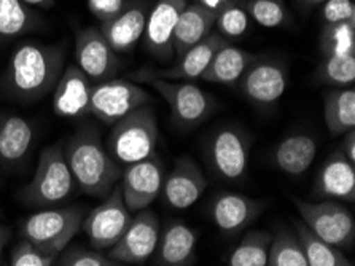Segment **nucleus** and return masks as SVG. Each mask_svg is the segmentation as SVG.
I'll use <instances>...</instances> for the list:
<instances>
[{
	"mask_svg": "<svg viewBox=\"0 0 355 266\" xmlns=\"http://www.w3.org/2000/svg\"><path fill=\"white\" fill-rule=\"evenodd\" d=\"M64 70V50L58 45L24 43L13 51L2 78L3 93L23 104L50 94Z\"/></svg>",
	"mask_w": 355,
	"mask_h": 266,
	"instance_id": "nucleus-1",
	"label": "nucleus"
},
{
	"mask_svg": "<svg viewBox=\"0 0 355 266\" xmlns=\"http://www.w3.org/2000/svg\"><path fill=\"white\" fill-rule=\"evenodd\" d=\"M75 185L89 197L104 198L118 183L120 167L104 149L94 129H82L69 140L64 150Z\"/></svg>",
	"mask_w": 355,
	"mask_h": 266,
	"instance_id": "nucleus-2",
	"label": "nucleus"
},
{
	"mask_svg": "<svg viewBox=\"0 0 355 266\" xmlns=\"http://www.w3.org/2000/svg\"><path fill=\"white\" fill-rule=\"evenodd\" d=\"M158 118L150 104L141 106L114 123L107 150L118 165H132L157 153Z\"/></svg>",
	"mask_w": 355,
	"mask_h": 266,
	"instance_id": "nucleus-3",
	"label": "nucleus"
},
{
	"mask_svg": "<svg viewBox=\"0 0 355 266\" xmlns=\"http://www.w3.org/2000/svg\"><path fill=\"white\" fill-rule=\"evenodd\" d=\"M73 188L75 181L64 150L58 145L46 147L37 163L34 177L24 188L23 199L32 208H45L71 197Z\"/></svg>",
	"mask_w": 355,
	"mask_h": 266,
	"instance_id": "nucleus-4",
	"label": "nucleus"
},
{
	"mask_svg": "<svg viewBox=\"0 0 355 266\" xmlns=\"http://www.w3.org/2000/svg\"><path fill=\"white\" fill-rule=\"evenodd\" d=\"M137 80L147 81L153 86L171 107L172 122L179 128L190 129L211 115L214 110V99L204 93L199 86L188 80H164L150 75L137 74Z\"/></svg>",
	"mask_w": 355,
	"mask_h": 266,
	"instance_id": "nucleus-5",
	"label": "nucleus"
},
{
	"mask_svg": "<svg viewBox=\"0 0 355 266\" xmlns=\"http://www.w3.org/2000/svg\"><path fill=\"white\" fill-rule=\"evenodd\" d=\"M301 220L317 236L341 251H352L355 244V220L351 210L336 201H311L293 198Z\"/></svg>",
	"mask_w": 355,
	"mask_h": 266,
	"instance_id": "nucleus-6",
	"label": "nucleus"
},
{
	"mask_svg": "<svg viewBox=\"0 0 355 266\" xmlns=\"http://www.w3.org/2000/svg\"><path fill=\"white\" fill-rule=\"evenodd\" d=\"M152 94L129 80L109 78L93 85L89 113L107 124H114L134 108L150 104Z\"/></svg>",
	"mask_w": 355,
	"mask_h": 266,
	"instance_id": "nucleus-7",
	"label": "nucleus"
},
{
	"mask_svg": "<svg viewBox=\"0 0 355 266\" xmlns=\"http://www.w3.org/2000/svg\"><path fill=\"white\" fill-rule=\"evenodd\" d=\"M104 198L98 208L85 217L82 224L91 244L98 251H105L116 244L134 215L123 199L120 183H116Z\"/></svg>",
	"mask_w": 355,
	"mask_h": 266,
	"instance_id": "nucleus-8",
	"label": "nucleus"
},
{
	"mask_svg": "<svg viewBox=\"0 0 355 266\" xmlns=\"http://www.w3.org/2000/svg\"><path fill=\"white\" fill-rule=\"evenodd\" d=\"M161 224L157 214L148 208L132 215L126 231L110 247L109 257L118 265H144L155 255L159 240Z\"/></svg>",
	"mask_w": 355,
	"mask_h": 266,
	"instance_id": "nucleus-9",
	"label": "nucleus"
},
{
	"mask_svg": "<svg viewBox=\"0 0 355 266\" xmlns=\"http://www.w3.org/2000/svg\"><path fill=\"white\" fill-rule=\"evenodd\" d=\"M83 219L85 209L77 206L40 210L21 224L19 236L32 242H55L66 247L82 228Z\"/></svg>",
	"mask_w": 355,
	"mask_h": 266,
	"instance_id": "nucleus-10",
	"label": "nucleus"
},
{
	"mask_svg": "<svg viewBox=\"0 0 355 266\" xmlns=\"http://www.w3.org/2000/svg\"><path fill=\"white\" fill-rule=\"evenodd\" d=\"M249 153V138L238 128L218 129L209 142V161L215 176L230 182H236L245 176Z\"/></svg>",
	"mask_w": 355,
	"mask_h": 266,
	"instance_id": "nucleus-11",
	"label": "nucleus"
},
{
	"mask_svg": "<svg viewBox=\"0 0 355 266\" xmlns=\"http://www.w3.org/2000/svg\"><path fill=\"white\" fill-rule=\"evenodd\" d=\"M288 83V70L281 61L258 56L239 80L241 93L252 104L271 107L281 99Z\"/></svg>",
	"mask_w": 355,
	"mask_h": 266,
	"instance_id": "nucleus-12",
	"label": "nucleus"
},
{
	"mask_svg": "<svg viewBox=\"0 0 355 266\" xmlns=\"http://www.w3.org/2000/svg\"><path fill=\"white\" fill-rule=\"evenodd\" d=\"M163 163L157 153L142 161L128 165L121 177V193L132 214L148 208L159 197L164 183Z\"/></svg>",
	"mask_w": 355,
	"mask_h": 266,
	"instance_id": "nucleus-13",
	"label": "nucleus"
},
{
	"mask_svg": "<svg viewBox=\"0 0 355 266\" xmlns=\"http://www.w3.org/2000/svg\"><path fill=\"white\" fill-rule=\"evenodd\" d=\"M75 59L82 72L94 83L114 78L118 70L116 51L98 27H86L75 37Z\"/></svg>",
	"mask_w": 355,
	"mask_h": 266,
	"instance_id": "nucleus-14",
	"label": "nucleus"
},
{
	"mask_svg": "<svg viewBox=\"0 0 355 266\" xmlns=\"http://www.w3.org/2000/svg\"><path fill=\"white\" fill-rule=\"evenodd\" d=\"M187 0H158L148 12L144 37L147 51L158 61L174 58V31Z\"/></svg>",
	"mask_w": 355,
	"mask_h": 266,
	"instance_id": "nucleus-15",
	"label": "nucleus"
},
{
	"mask_svg": "<svg viewBox=\"0 0 355 266\" xmlns=\"http://www.w3.org/2000/svg\"><path fill=\"white\" fill-rule=\"evenodd\" d=\"M207 185V178L204 177L201 167L190 156H182L164 177L161 193L172 209L184 210L201 198Z\"/></svg>",
	"mask_w": 355,
	"mask_h": 266,
	"instance_id": "nucleus-16",
	"label": "nucleus"
},
{
	"mask_svg": "<svg viewBox=\"0 0 355 266\" xmlns=\"http://www.w3.org/2000/svg\"><path fill=\"white\" fill-rule=\"evenodd\" d=\"M53 93V110L62 118H82L89 113L93 81L77 64L62 70Z\"/></svg>",
	"mask_w": 355,
	"mask_h": 266,
	"instance_id": "nucleus-17",
	"label": "nucleus"
},
{
	"mask_svg": "<svg viewBox=\"0 0 355 266\" xmlns=\"http://www.w3.org/2000/svg\"><path fill=\"white\" fill-rule=\"evenodd\" d=\"M148 12L147 3L142 0H132L115 18L102 23L99 29L116 53H128L144 37Z\"/></svg>",
	"mask_w": 355,
	"mask_h": 266,
	"instance_id": "nucleus-18",
	"label": "nucleus"
},
{
	"mask_svg": "<svg viewBox=\"0 0 355 266\" xmlns=\"http://www.w3.org/2000/svg\"><path fill=\"white\" fill-rule=\"evenodd\" d=\"M198 235L193 228L180 220L166 222L159 231L155 265L159 266H191L198 262L196 257Z\"/></svg>",
	"mask_w": 355,
	"mask_h": 266,
	"instance_id": "nucleus-19",
	"label": "nucleus"
},
{
	"mask_svg": "<svg viewBox=\"0 0 355 266\" xmlns=\"http://www.w3.org/2000/svg\"><path fill=\"white\" fill-rule=\"evenodd\" d=\"M265 204L239 193H222L215 197L211 215L215 226L225 235H236L249 226L261 214Z\"/></svg>",
	"mask_w": 355,
	"mask_h": 266,
	"instance_id": "nucleus-20",
	"label": "nucleus"
},
{
	"mask_svg": "<svg viewBox=\"0 0 355 266\" xmlns=\"http://www.w3.org/2000/svg\"><path fill=\"white\" fill-rule=\"evenodd\" d=\"M228 39L220 35L218 32H211L206 39H202L195 47L188 48V50L179 56L174 66L168 67L159 72H150L145 75L150 77H158L164 80H195L201 78L202 74L211 64L214 54L217 53L223 45H227Z\"/></svg>",
	"mask_w": 355,
	"mask_h": 266,
	"instance_id": "nucleus-21",
	"label": "nucleus"
},
{
	"mask_svg": "<svg viewBox=\"0 0 355 266\" xmlns=\"http://www.w3.org/2000/svg\"><path fill=\"white\" fill-rule=\"evenodd\" d=\"M315 194L322 198L355 201V167L340 150L331 153L319 169Z\"/></svg>",
	"mask_w": 355,
	"mask_h": 266,
	"instance_id": "nucleus-22",
	"label": "nucleus"
},
{
	"mask_svg": "<svg viewBox=\"0 0 355 266\" xmlns=\"http://www.w3.org/2000/svg\"><path fill=\"white\" fill-rule=\"evenodd\" d=\"M217 12L206 7L201 2H193L185 5L177 19L174 31V58H179L188 48L195 47L196 43L212 32Z\"/></svg>",
	"mask_w": 355,
	"mask_h": 266,
	"instance_id": "nucleus-23",
	"label": "nucleus"
},
{
	"mask_svg": "<svg viewBox=\"0 0 355 266\" xmlns=\"http://www.w3.org/2000/svg\"><path fill=\"white\" fill-rule=\"evenodd\" d=\"M31 122L18 115L0 117V166L13 167L23 161L34 144Z\"/></svg>",
	"mask_w": 355,
	"mask_h": 266,
	"instance_id": "nucleus-24",
	"label": "nucleus"
},
{
	"mask_svg": "<svg viewBox=\"0 0 355 266\" xmlns=\"http://www.w3.org/2000/svg\"><path fill=\"white\" fill-rule=\"evenodd\" d=\"M258 56L254 53H249L241 48H236L230 45H223L220 50L214 54L211 64L202 74V80L209 81V83H218V85H238L242 75L255 61Z\"/></svg>",
	"mask_w": 355,
	"mask_h": 266,
	"instance_id": "nucleus-25",
	"label": "nucleus"
},
{
	"mask_svg": "<svg viewBox=\"0 0 355 266\" xmlns=\"http://www.w3.org/2000/svg\"><path fill=\"white\" fill-rule=\"evenodd\" d=\"M317 155V142L309 134H293L279 142L274 150V163L288 176H301L313 165Z\"/></svg>",
	"mask_w": 355,
	"mask_h": 266,
	"instance_id": "nucleus-26",
	"label": "nucleus"
},
{
	"mask_svg": "<svg viewBox=\"0 0 355 266\" xmlns=\"http://www.w3.org/2000/svg\"><path fill=\"white\" fill-rule=\"evenodd\" d=\"M324 117L328 131L343 135L355 128V90L335 88L325 96Z\"/></svg>",
	"mask_w": 355,
	"mask_h": 266,
	"instance_id": "nucleus-27",
	"label": "nucleus"
},
{
	"mask_svg": "<svg viewBox=\"0 0 355 266\" xmlns=\"http://www.w3.org/2000/svg\"><path fill=\"white\" fill-rule=\"evenodd\" d=\"M293 226L308 260V266H352V262L341 252V249L317 236L303 220H297Z\"/></svg>",
	"mask_w": 355,
	"mask_h": 266,
	"instance_id": "nucleus-28",
	"label": "nucleus"
},
{
	"mask_svg": "<svg viewBox=\"0 0 355 266\" xmlns=\"http://www.w3.org/2000/svg\"><path fill=\"white\" fill-rule=\"evenodd\" d=\"M39 23V16L23 0H0V40L28 34Z\"/></svg>",
	"mask_w": 355,
	"mask_h": 266,
	"instance_id": "nucleus-29",
	"label": "nucleus"
},
{
	"mask_svg": "<svg viewBox=\"0 0 355 266\" xmlns=\"http://www.w3.org/2000/svg\"><path fill=\"white\" fill-rule=\"evenodd\" d=\"M272 235L266 231L245 233L241 242L231 252L228 258L230 266H268Z\"/></svg>",
	"mask_w": 355,
	"mask_h": 266,
	"instance_id": "nucleus-30",
	"label": "nucleus"
},
{
	"mask_svg": "<svg viewBox=\"0 0 355 266\" xmlns=\"http://www.w3.org/2000/svg\"><path fill=\"white\" fill-rule=\"evenodd\" d=\"M270 266H308V260L301 247L297 233L290 228L279 226L276 235L272 236L270 255H268Z\"/></svg>",
	"mask_w": 355,
	"mask_h": 266,
	"instance_id": "nucleus-31",
	"label": "nucleus"
},
{
	"mask_svg": "<svg viewBox=\"0 0 355 266\" xmlns=\"http://www.w3.org/2000/svg\"><path fill=\"white\" fill-rule=\"evenodd\" d=\"M67 247V246H66ZM61 244H40L28 240H19L10 253L12 266H51L64 249Z\"/></svg>",
	"mask_w": 355,
	"mask_h": 266,
	"instance_id": "nucleus-32",
	"label": "nucleus"
},
{
	"mask_svg": "<svg viewBox=\"0 0 355 266\" xmlns=\"http://www.w3.org/2000/svg\"><path fill=\"white\" fill-rule=\"evenodd\" d=\"M324 56H351L355 54V21L327 24L320 39Z\"/></svg>",
	"mask_w": 355,
	"mask_h": 266,
	"instance_id": "nucleus-33",
	"label": "nucleus"
},
{
	"mask_svg": "<svg viewBox=\"0 0 355 266\" xmlns=\"http://www.w3.org/2000/svg\"><path fill=\"white\" fill-rule=\"evenodd\" d=\"M320 81L335 88H349L355 81V54L351 56H324L317 69Z\"/></svg>",
	"mask_w": 355,
	"mask_h": 266,
	"instance_id": "nucleus-34",
	"label": "nucleus"
},
{
	"mask_svg": "<svg viewBox=\"0 0 355 266\" xmlns=\"http://www.w3.org/2000/svg\"><path fill=\"white\" fill-rule=\"evenodd\" d=\"M215 26H217L218 34L225 39H238L249 27V15L245 8L236 3V0H230L217 12Z\"/></svg>",
	"mask_w": 355,
	"mask_h": 266,
	"instance_id": "nucleus-35",
	"label": "nucleus"
},
{
	"mask_svg": "<svg viewBox=\"0 0 355 266\" xmlns=\"http://www.w3.org/2000/svg\"><path fill=\"white\" fill-rule=\"evenodd\" d=\"M245 12L265 27H277L288 18L284 0H249Z\"/></svg>",
	"mask_w": 355,
	"mask_h": 266,
	"instance_id": "nucleus-36",
	"label": "nucleus"
},
{
	"mask_svg": "<svg viewBox=\"0 0 355 266\" xmlns=\"http://www.w3.org/2000/svg\"><path fill=\"white\" fill-rule=\"evenodd\" d=\"M56 265L61 266H116L118 263L98 249L91 251L83 246H67L59 253Z\"/></svg>",
	"mask_w": 355,
	"mask_h": 266,
	"instance_id": "nucleus-37",
	"label": "nucleus"
},
{
	"mask_svg": "<svg viewBox=\"0 0 355 266\" xmlns=\"http://www.w3.org/2000/svg\"><path fill=\"white\" fill-rule=\"evenodd\" d=\"M324 19L327 24L355 21V5L352 0H325Z\"/></svg>",
	"mask_w": 355,
	"mask_h": 266,
	"instance_id": "nucleus-38",
	"label": "nucleus"
},
{
	"mask_svg": "<svg viewBox=\"0 0 355 266\" xmlns=\"http://www.w3.org/2000/svg\"><path fill=\"white\" fill-rule=\"evenodd\" d=\"M126 0H88V8L99 23H107L126 7Z\"/></svg>",
	"mask_w": 355,
	"mask_h": 266,
	"instance_id": "nucleus-39",
	"label": "nucleus"
},
{
	"mask_svg": "<svg viewBox=\"0 0 355 266\" xmlns=\"http://www.w3.org/2000/svg\"><path fill=\"white\" fill-rule=\"evenodd\" d=\"M344 139L341 142V153L346 156V158L355 165V133L354 129L346 134H343Z\"/></svg>",
	"mask_w": 355,
	"mask_h": 266,
	"instance_id": "nucleus-40",
	"label": "nucleus"
},
{
	"mask_svg": "<svg viewBox=\"0 0 355 266\" xmlns=\"http://www.w3.org/2000/svg\"><path fill=\"white\" fill-rule=\"evenodd\" d=\"M10 236H12V233H10L8 228L3 226V225H0V262H2L3 249H5V246H7Z\"/></svg>",
	"mask_w": 355,
	"mask_h": 266,
	"instance_id": "nucleus-41",
	"label": "nucleus"
},
{
	"mask_svg": "<svg viewBox=\"0 0 355 266\" xmlns=\"http://www.w3.org/2000/svg\"><path fill=\"white\" fill-rule=\"evenodd\" d=\"M29 5V7H39V8H48L55 5V0H23Z\"/></svg>",
	"mask_w": 355,
	"mask_h": 266,
	"instance_id": "nucleus-42",
	"label": "nucleus"
},
{
	"mask_svg": "<svg viewBox=\"0 0 355 266\" xmlns=\"http://www.w3.org/2000/svg\"><path fill=\"white\" fill-rule=\"evenodd\" d=\"M301 2L306 5H319L322 2H325V0H301Z\"/></svg>",
	"mask_w": 355,
	"mask_h": 266,
	"instance_id": "nucleus-43",
	"label": "nucleus"
},
{
	"mask_svg": "<svg viewBox=\"0 0 355 266\" xmlns=\"http://www.w3.org/2000/svg\"><path fill=\"white\" fill-rule=\"evenodd\" d=\"M195 2H198V0H195Z\"/></svg>",
	"mask_w": 355,
	"mask_h": 266,
	"instance_id": "nucleus-44",
	"label": "nucleus"
},
{
	"mask_svg": "<svg viewBox=\"0 0 355 266\" xmlns=\"http://www.w3.org/2000/svg\"><path fill=\"white\" fill-rule=\"evenodd\" d=\"M236 2H238V0H236Z\"/></svg>",
	"mask_w": 355,
	"mask_h": 266,
	"instance_id": "nucleus-45",
	"label": "nucleus"
}]
</instances>
